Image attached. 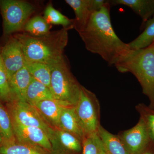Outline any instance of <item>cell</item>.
<instances>
[{
    "mask_svg": "<svg viewBox=\"0 0 154 154\" xmlns=\"http://www.w3.org/2000/svg\"><path fill=\"white\" fill-rule=\"evenodd\" d=\"M110 6L107 1L100 11L93 13L79 34L87 50L100 56L109 66L114 65L119 57L130 48L128 43L119 38L112 27Z\"/></svg>",
    "mask_w": 154,
    "mask_h": 154,
    "instance_id": "6da1fadb",
    "label": "cell"
},
{
    "mask_svg": "<svg viewBox=\"0 0 154 154\" xmlns=\"http://www.w3.org/2000/svg\"><path fill=\"white\" fill-rule=\"evenodd\" d=\"M68 30L62 28L43 36H32L24 32L14 35L22 46L27 61L53 65L61 60L68 43Z\"/></svg>",
    "mask_w": 154,
    "mask_h": 154,
    "instance_id": "7a4b0ae2",
    "label": "cell"
},
{
    "mask_svg": "<svg viewBox=\"0 0 154 154\" xmlns=\"http://www.w3.org/2000/svg\"><path fill=\"white\" fill-rule=\"evenodd\" d=\"M119 72H130L137 79L143 93L154 109V43L142 49L127 50L114 64Z\"/></svg>",
    "mask_w": 154,
    "mask_h": 154,
    "instance_id": "3957f363",
    "label": "cell"
},
{
    "mask_svg": "<svg viewBox=\"0 0 154 154\" xmlns=\"http://www.w3.org/2000/svg\"><path fill=\"white\" fill-rule=\"evenodd\" d=\"M81 88L65 57L51 65L49 89L54 100L65 107H75L79 99Z\"/></svg>",
    "mask_w": 154,
    "mask_h": 154,
    "instance_id": "277c9868",
    "label": "cell"
},
{
    "mask_svg": "<svg viewBox=\"0 0 154 154\" xmlns=\"http://www.w3.org/2000/svg\"><path fill=\"white\" fill-rule=\"evenodd\" d=\"M35 11V7L27 1L0 0L4 35L11 36L23 31L25 24Z\"/></svg>",
    "mask_w": 154,
    "mask_h": 154,
    "instance_id": "5b68a950",
    "label": "cell"
},
{
    "mask_svg": "<svg viewBox=\"0 0 154 154\" xmlns=\"http://www.w3.org/2000/svg\"><path fill=\"white\" fill-rule=\"evenodd\" d=\"M74 107L85 137L98 132L101 126L100 107L96 95L82 86L79 99Z\"/></svg>",
    "mask_w": 154,
    "mask_h": 154,
    "instance_id": "8992f818",
    "label": "cell"
},
{
    "mask_svg": "<svg viewBox=\"0 0 154 154\" xmlns=\"http://www.w3.org/2000/svg\"><path fill=\"white\" fill-rule=\"evenodd\" d=\"M7 105L12 123L39 128L48 136L53 128L45 121L33 105L26 102L18 101L9 102Z\"/></svg>",
    "mask_w": 154,
    "mask_h": 154,
    "instance_id": "52a82bcc",
    "label": "cell"
},
{
    "mask_svg": "<svg viewBox=\"0 0 154 154\" xmlns=\"http://www.w3.org/2000/svg\"><path fill=\"white\" fill-rule=\"evenodd\" d=\"M118 136L130 154H142L152 143L141 118L133 127L119 133Z\"/></svg>",
    "mask_w": 154,
    "mask_h": 154,
    "instance_id": "ba28073f",
    "label": "cell"
},
{
    "mask_svg": "<svg viewBox=\"0 0 154 154\" xmlns=\"http://www.w3.org/2000/svg\"><path fill=\"white\" fill-rule=\"evenodd\" d=\"M0 56L9 80L14 74L25 66L26 60L22 46L14 35L10 36L0 49Z\"/></svg>",
    "mask_w": 154,
    "mask_h": 154,
    "instance_id": "9c48e42d",
    "label": "cell"
},
{
    "mask_svg": "<svg viewBox=\"0 0 154 154\" xmlns=\"http://www.w3.org/2000/svg\"><path fill=\"white\" fill-rule=\"evenodd\" d=\"M48 137L51 144V154H82V142L73 135L53 128Z\"/></svg>",
    "mask_w": 154,
    "mask_h": 154,
    "instance_id": "30bf717a",
    "label": "cell"
},
{
    "mask_svg": "<svg viewBox=\"0 0 154 154\" xmlns=\"http://www.w3.org/2000/svg\"><path fill=\"white\" fill-rule=\"evenodd\" d=\"M12 123L16 140L44 149L50 152L51 146L47 134L43 130L33 126Z\"/></svg>",
    "mask_w": 154,
    "mask_h": 154,
    "instance_id": "8fae6325",
    "label": "cell"
},
{
    "mask_svg": "<svg viewBox=\"0 0 154 154\" xmlns=\"http://www.w3.org/2000/svg\"><path fill=\"white\" fill-rule=\"evenodd\" d=\"M74 12V28L79 34L85 30L91 15L98 11L95 0H66Z\"/></svg>",
    "mask_w": 154,
    "mask_h": 154,
    "instance_id": "7c38bea8",
    "label": "cell"
},
{
    "mask_svg": "<svg viewBox=\"0 0 154 154\" xmlns=\"http://www.w3.org/2000/svg\"><path fill=\"white\" fill-rule=\"evenodd\" d=\"M57 128L73 135L82 142L85 137L74 107H63L60 117Z\"/></svg>",
    "mask_w": 154,
    "mask_h": 154,
    "instance_id": "4fadbf2b",
    "label": "cell"
},
{
    "mask_svg": "<svg viewBox=\"0 0 154 154\" xmlns=\"http://www.w3.org/2000/svg\"><path fill=\"white\" fill-rule=\"evenodd\" d=\"M110 5H124L130 8L142 19L141 29L154 16V0H111Z\"/></svg>",
    "mask_w": 154,
    "mask_h": 154,
    "instance_id": "5bb4252c",
    "label": "cell"
},
{
    "mask_svg": "<svg viewBox=\"0 0 154 154\" xmlns=\"http://www.w3.org/2000/svg\"><path fill=\"white\" fill-rule=\"evenodd\" d=\"M30 105L36 108L51 127L57 128L61 113L65 106L55 100H43Z\"/></svg>",
    "mask_w": 154,
    "mask_h": 154,
    "instance_id": "9a60e30c",
    "label": "cell"
},
{
    "mask_svg": "<svg viewBox=\"0 0 154 154\" xmlns=\"http://www.w3.org/2000/svg\"><path fill=\"white\" fill-rule=\"evenodd\" d=\"M33 77L25 67L14 74L9 79L14 101L25 102L26 91Z\"/></svg>",
    "mask_w": 154,
    "mask_h": 154,
    "instance_id": "2e32d148",
    "label": "cell"
},
{
    "mask_svg": "<svg viewBox=\"0 0 154 154\" xmlns=\"http://www.w3.org/2000/svg\"><path fill=\"white\" fill-rule=\"evenodd\" d=\"M0 154H51L44 149L17 140L2 142L0 145Z\"/></svg>",
    "mask_w": 154,
    "mask_h": 154,
    "instance_id": "e0dca14e",
    "label": "cell"
},
{
    "mask_svg": "<svg viewBox=\"0 0 154 154\" xmlns=\"http://www.w3.org/2000/svg\"><path fill=\"white\" fill-rule=\"evenodd\" d=\"M46 100H54L49 88L33 78L26 91L25 102L32 104Z\"/></svg>",
    "mask_w": 154,
    "mask_h": 154,
    "instance_id": "ac0fdd59",
    "label": "cell"
},
{
    "mask_svg": "<svg viewBox=\"0 0 154 154\" xmlns=\"http://www.w3.org/2000/svg\"><path fill=\"white\" fill-rule=\"evenodd\" d=\"M98 133L104 144L107 154H130L118 135L112 134L101 125Z\"/></svg>",
    "mask_w": 154,
    "mask_h": 154,
    "instance_id": "d6986e66",
    "label": "cell"
},
{
    "mask_svg": "<svg viewBox=\"0 0 154 154\" xmlns=\"http://www.w3.org/2000/svg\"><path fill=\"white\" fill-rule=\"evenodd\" d=\"M139 36L128 43L130 49H142L154 43V16L146 22Z\"/></svg>",
    "mask_w": 154,
    "mask_h": 154,
    "instance_id": "ffe728a7",
    "label": "cell"
},
{
    "mask_svg": "<svg viewBox=\"0 0 154 154\" xmlns=\"http://www.w3.org/2000/svg\"><path fill=\"white\" fill-rule=\"evenodd\" d=\"M25 67L34 79L49 88L51 66L41 63L26 61Z\"/></svg>",
    "mask_w": 154,
    "mask_h": 154,
    "instance_id": "44dd1931",
    "label": "cell"
},
{
    "mask_svg": "<svg viewBox=\"0 0 154 154\" xmlns=\"http://www.w3.org/2000/svg\"><path fill=\"white\" fill-rule=\"evenodd\" d=\"M43 17L48 23L52 25H60L69 30L74 28V19H70L54 8L52 4H48L45 8Z\"/></svg>",
    "mask_w": 154,
    "mask_h": 154,
    "instance_id": "7402d4cb",
    "label": "cell"
},
{
    "mask_svg": "<svg viewBox=\"0 0 154 154\" xmlns=\"http://www.w3.org/2000/svg\"><path fill=\"white\" fill-rule=\"evenodd\" d=\"M51 28V25L48 23L44 17L37 16L28 20L23 31L32 36H39L50 33Z\"/></svg>",
    "mask_w": 154,
    "mask_h": 154,
    "instance_id": "603a6c76",
    "label": "cell"
},
{
    "mask_svg": "<svg viewBox=\"0 0 154 154\" xmlns=\"http://www.w3.org/2000/svg\"><path fill=\"white\" fill-rule=\"evenodd\" d=\"M82 154H107L98 132L87 136L82 141Z\"/></svg>",
    "mask_w": 154,
    "mask_h": 154,
    "instance_id": "cb8c5ba5",
    "label": "cell"
},
{
    "mask_svg": "<svg viewBox=\"0 0 154 154\" xmlns=\"http://www.w3.org/2000/svg\"><path fill=\"white\" fill-rule=\"evenodd\" d=\"M0 135L3 142L16 140L11 116L7 108L0 103Z\"/></svg>",
    "mask_w": 154,
    "mask_h": 154,
    "instance_id": "d4e9b609",
    "label": "cell"
},
{
    "mask_svg": "<svg viewBox=\"0 0 154 154\" xmlns=\"http://www.w3.org/2000/svg\"><path fill=\"white\" fill-rule=\"evenodd\" d=\"M135 108L145 125L152 143L154 145V109L143 103L138 104Z\"/></svg>",
    "mask_w": 154,
    "mask_h": 154,
    "instance_id": "484cf974",
    "label": "cell"
},
{
    "mask_svg": "<svg viewBox=\"0 0 154 154\" xmlns=\"http://www.w3.org/2000/svg\"><path fill=\"white\" fill-rule=\"evenodd\" d=\"M0 100L9 103L14 101L10 88L9 80L7 72L0 56Z\"/></svg>",
    "mask_w": 154,
    "mask_h": 154,
    "instance_id": "4316f807",
    "label": "cell"
},
{
    "mask_svg": "<svg viewBox=\"0 0 154 154\" xmlns=\"http://www.w3.org/2000/svg\"><path fill=\"white\" fill-rule=\"evenodd\" d=\"M153 144L152 143L151 145L142 154H154V152H153L152 149V146Z\"/></svg>",
    "mask_w": 154,
    "mask_h": 154,
    "instance_id": "83f0119b",
    "label": "cell"
},
{
    "mask_svg": "<svg viewBox=\"0 0 154 154\" xmlns=\"http://www.w3.org/2000/svg\"><path fill=\"white\" fill-rule=\"evenodd\" d=\"M3 142V139L2 138V137L0 135V145H1V144Z\"/></svg>",
    "mask_w": 154,
    "mask_h": 154,
    "instance_id": "f1b7e54d",
    "label": "cell"
}]
</instances>
